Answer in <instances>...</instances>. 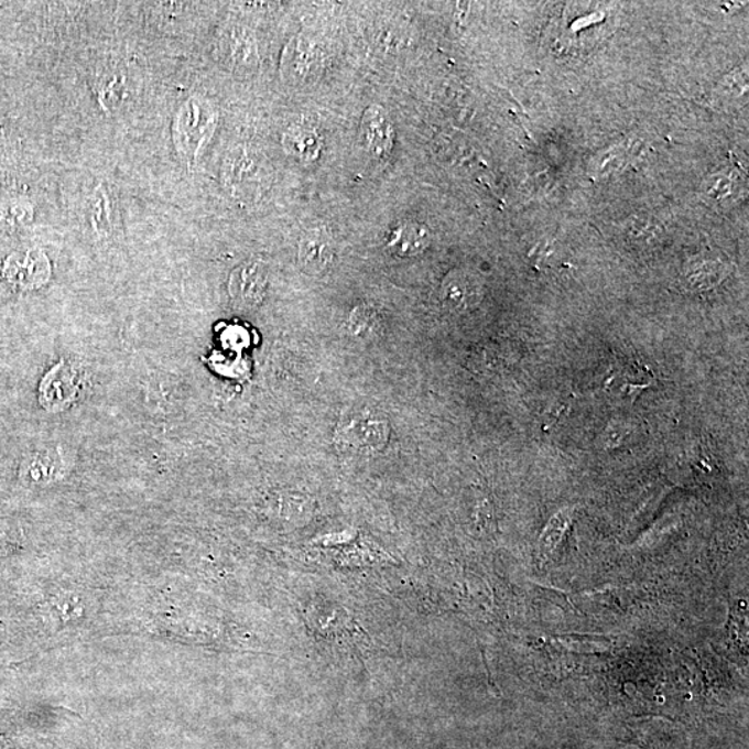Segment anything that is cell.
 <instances>
[{"instance_id": "1", "label": "cell", "mask_w": 749, "mask_h": 749, "mask_svg": "<svg viewBox=\"0 0 749 749\" xmlns=\"http://www.w3.org/2000/svg\"><path fill=\"white\" fill-rule=\"evenodd\" d=\"M617 25V10L612 4H556L545 24V46L558 58H585L606 44Z\"/></svg>"}, {"instance_id": "2", "label": "cell", "mask_w": 749, "mask_h": 749, "mask_svg": "<svg viewBox=\"0 0 749 749\" xmlns=\"http://www.w3.org/2000/svg\"><path fill=\"white\" fill-rule=\"evenodd\" d=\"M389 437L387 416L360 409L350 411L336 427V446L344 453L373 454L384 447Z\"/></svg>"}, {"instance_id": "3", "label": "cell", "mask_w": 749, "mask_h": 749, "mask_svg": "<svg viewBox=\"0 0 749 749\" xmlns=\"http://www.w3.org/2000/svg\"><path fill=\"white\" fill-rule=\"evenodd\" d=\"M216 122V111L208 101L200 98L187 100L176 115L173 128L174 143L182 156L195 160L211 137Z\"/></svg>"}, {"instance_id": "4", "label": "cell", "mask_w": 749, "mask_h": 749, "mask_svg": "<svg viewBox=\"0 0 749 749\" xmlns=\"http://www.w3.org/2000/svg\"><path fill=\"white\" fill-rule=\"evenodd\" d=\"M3 272L9 283L31 291L44 286L51 280L52 267L44 251L25 249L9 257Z\"/></svg>"}, {"instance_id": "5", "label": "cell", "mask_w": 749, "mask_h": 749, "mask_svg": "<svg viewBox=\"0 0 749 749\" xmlns=\"http://www.w3.org/2000/svg\"><path fill=\"white\" fill-rule=\"evenodd\" d=\"M269 286V271L264 262L251 260L234 270L229 278V294L240 308L259 306Z\"/></svg>"}, {"instance_id": "6", "label": "cell", "mask_w": 749, "mask_h": 749, "mask_svg": "<svg viewBox=\"0 0 749 749\" xmlns=\"http://www.w3.org/2000/svg\"><path fill=\"white\" fill-rule=\"evenodd\" d=\"M485 287L480 276L474 271L456 270L449 272L442 285L444 306L453 313H467L484 298Z\"/></svg>"}, {"instance_id": "7", "label": "cell", "mask_w": 749, "mask_h": 749, "mask_svg": "<svg viewBox=\"0 0 749 749\" xmlns=\"http://www.w3.org/2000/svg\"><path fill=\"white\" fill-rule=\"evenodd\" d=\"M79 373L66 362L58 363L41 383V404L50 411L67 409L77 398Z\"/></svg>"}, {"instance_id": "8", "label": "cell", "mask_w": 749, "mask_h": 749, "mask_svg": "<svg viewBox=\"0 0 749 749\" xmlns=\"http://www.w3.org/2000/svg\"><path fill=\"white\" fill-rule=\"evenodd\" d=\"M298 262L307 274L319 275L329 269L335 257V245L323 228L304 234L298 243Z\"/></svg>"}, {"instance_id": "9", "label": "cell", "mask_w": 749, "mask_h": 749, "mask_svg": "<svg viewBox=\"0 0 749 749\" xmlns=\"http://www.w3.org/2000/svg\"><path fill=\"white\" fill-rule=\"evenodd\" d=\"M360 133L368 153L378 159L389 156L393 146V126L381 107L371 106L363 112Z\"/></svg>"}, {"instance_id": "10", "label": "cell", "mask_w": 749, "mask_h": 749, "mask_svg": "<svg viewBox=\"0 0 749 749\" xmlns=\"http://www.w3.org/2000/svg\"><path fill=\"white\" fill-rule=\"evenodd\" d=\"M431 243L430 229L419 222L399 224L388 237L387 248L390 253L410 259L424 253Z\"/></svg>"}, {"instance_id": "11", "label": "cell", "mask_w": 749, "mask_h": 749, "mask_svg": "<svg viewBox=\"0 0 749 749\" xmlns=\"http://www.w3.org/2000/svg\"><path fill=\"white\" fill-rule=\"evenodd\" d=\"M61 459L53 456L52 453H36L23 465V476L26 481H35V484H45L52 481L61 475Z\"/></svg>"}, {"instance_id": "12", "label": "cell", "mask_w": 749, "mask_h": 749, "mask_svg": "<svg viewBox=\"0 0 749 749\" xmlns=\"http://www.w3.org/2000/svg\"><path fill=\"white\" fill-rule=\"evenodd\" d=\"M285 146L300 159H313L317 156L319 150V141L317 133L308 128H293L285 135Z\"/></svg>"}, {"instance_id": "13", "label": "cell", "mask_w": 749, "mask_h": 749, "mask_svg": "<svg viewBox=\"0 0 749 749\" xmlns=\"http://www.w3.org/2000/svg\"><path fill=\"white\" fill-rule=\"evenodd\" d=\"M227 175L229 184L245 187L259 180V167L248 152H240L229 160Z\"/></svg>"}, {"instance_id": "14", "label": "cell", "mask_w": 749, "mask_h": 749, "mask_svg": "<svg viewBox=\"0 0 749 749\" xmlns=\"http://www.w3.org/2000/svg\"><path fill=\"white\" fill-rule=\"evenodd\" d=\"M381 328V318L373 308L358 307L351 313L350 330L357 337H373Z\"/></svg>"}, {"instance_id": "15", "label": "cell", "mask_w": 749, "mask_h": 749, "mask_svg": "<svg viewBox=\"0 0 749 749\" xmlns=\"http://www.w3.org/2000/svg\"><path fill=\"white\" fill-rule=\"evenodd\" d=\"M30 218L31 210L26 205H19V203L0 205V229L18 227V225L29 221Z\"/></svg>"}, {"instance_id": "16", "label": "cell", "mask_w": 749, "mask_h": 749, "mask_svg": "<svg viewBox=\"0 0 749 749\" xmlns=\"http://www.w3.org/2000/svg\"><path fill=\"white\" fill-rule=\"evenodd\" d=\"M107 206L109 205H107L105 194H101L98 199H96L93 211L96 228L104 229V231H106V227H109V207Z\"/></svg>"}]
</instances>
